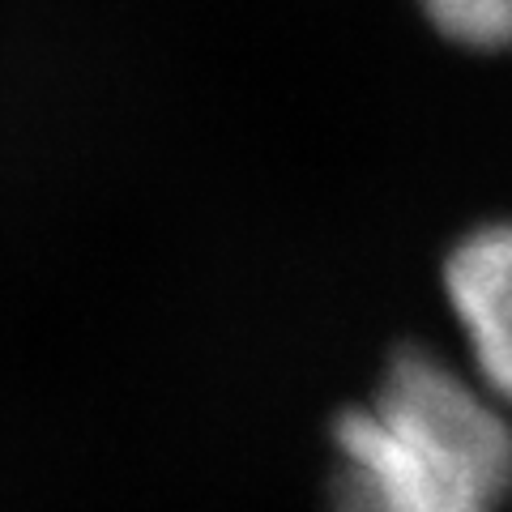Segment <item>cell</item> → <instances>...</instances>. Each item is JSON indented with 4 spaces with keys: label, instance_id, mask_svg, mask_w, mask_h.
Segmentation results:
<instances>
[{
    "label": "cell",
    "instance_id": "1",
    "mask_svg": "<svg viewBox=\"0 0 512 512\" xmlns=\"http://www.w3.org/2000/svg\"><path fill=\"white\" fill-rule=\"evenodd\" d=\"M512 495L504 402L423 346L333 423L329 512H500Z\"/></svg>",
    "mask_w": 512,
    "mask_h": 512
},
{
    "label": "cell",
    "instance_id": "2",
    "mask_svg": "<svg viewBox=\"0 0 512 512\" xmlns=\"http://www.w3.org/2000/svg\"><path fill=\"white\" fill-rule=\"evenodd\" d=\"M444 295L466 333L478 384L512 406V222H491L453 244Z\"/></svg>",
    "mask_w": 512,
    "mask_h": 512
},
{
    "label": "cell",
    "instance_id": "3",
    "mask_svg": "<svg viewBox=\"0 0 512 512\" xmlns=\"http://www.w3.org/2000/svg\"><path fill=\"white\" fill-rule=\"evenodd\" d=\"M427 22L466 52H512V0H419Z\"/></svg>",
    "mask_w": 512,
    "mask_h": 512
}]
</instances>
